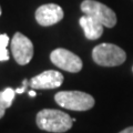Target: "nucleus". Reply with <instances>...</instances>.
<instances>
[{"instance_id":"obj_10","label":"nucleus","mask_w":133,"mask_h":133,"mask_svg":"<svg viewBox=\"0 0 133 133\" xmlns=\"http://www.w3.org/2000/svg\"><path fill=\"white\" fill-rule=\"evenodd\" d=\"M16 90L11 88H7L3 91H0V119L6 113L7 108L11 107L12 101L15 99Z\"/></svg>"},{"instance_id":"obj_1","label":"nucleus","mask_w":133,"mask_h":133,"mask_svg":"<svg viewBox=\"0 0 133 133\" xmlns=\"http://www.w3.org/2000/svg\"><path fill=\"white\" fill-rule=\"evenodd\" d=\"M73 119L68 113L55 109H43L37 114V125L43 131L63 133L72 128Z\"/></svg>"},{"instance_id":"obj_15","label":"nucleus","mask_w":133,"mask_h":133,"mask_svg":"<svg viewBox=\"0 0 133 133\" xmlns=\"http://www.w3.org/2000/svg\"><path fill=\"white\" fill-rule=\"evenodd\" d=\"M1 12H2V10H1V7H0V16H1Z\"/></svg>"},{"instance_id":"obj_13","label":"nucleus","mask_w":133,"mask_h":133,"mask_svg":"<svg viewBox=\"0 0 133 133\" xmlns=\"http://www.w3.org/2000/svg\"><path fill=\"white\" fill-rule=\"evenodd\" d=\"M119 133H133V127H129L127 129H124V130H122L121 132Z\"/></svg>"},{"instance_id":"obj_5","label":"nucleus","mask_w":133,"mask_h":133,"mask_svg":"<svg viewBox=\"0 0 133 133\" xmlns=\"http://www.w3.org/2000/svg\"><path fill=\"white\" fill-rule=\"evenodd\" d=\"M50 60L58 68L71 73H77L81 71L83 65L80 57L63 48H58L53 50L50 55Z\"/></svg>"},{"instance_id":"obj_12","label":"nucleus","mask_w":133,"mask_h":133,"mask_svg":"<svg viewBox=\"0 0 133 133\" xmlns=\"http://www.w3.org/2000/svg\"><path fill=\"white\" fill-rule=\"evenodd\" d=\"M27 80H23V85H22V88H18V89H16V93H23L24 92V90H26V85H27Z\"/></svg>"},{"instance_id":"obj_6","label":"nucleus","mask_w":133,"mask_h":133,"mask_svg":"<svg viewBox=\"0 0 133 133\" xmlns=\"http://www.w3.org/2000/svg\"><path fill=\"white\" fill-rule=\"evenodd\" d=\"M14 59L20 65L28 64L33 57V44L31 40L20 32L15 33L10 42Z\"/></svg>"},{"instance_id":"obj_7","label":"nucleus","mask_w":133,"mask_h":133,"mask_svg":"<svg viewBox=\"0 0 133 133\" xmlns=\"http://www.w3.org/2000/svg\"><path fill=\"white\" fill-rule=\"evenodd\" d=\"M63 10L56 3H47L40 6L36 11V20L40 26L49 27L63 19Z\"/></svg>"},{"instance_id":"obj_8","label":"nucleus","mask_w":133,"mask_h":133,"mask_svg":"<svg viewBox=\"0 0 133 133\" xmlns=\"http://www.w3.org/2000/svg\"><path fill=\"white\" fill-rule=\"evenodd\" d=\"M63 74L56 70H45L42 73L31 78L30 85L32 89H56L63 83Z\"/></svg>"},{"instance_id":"obj_11","label":"nucleus","mask_w":133,"mask_h":133,"mask_svg":"<svg viewBox=\"0 0 133 133\" xmlns=\"http://www.w3.org/2000/svg\"><path fill=\"white\" fill-rule=\"evenodd\" d=\"M9 44V37L6 33H0V61L9 60V52L7 45Z\"/></svg>"},{"instance_id":"obj_9","label":"nucleus","mask_w":133,"mask_h":133,"mask_svg":"<svg viewBox=\"0 0 133 133\" xmlns=\"http://www.w3.org/2000/svg\"><path fill=\"white\" fill-rule=\"evenodd\" d=\"M79 23H80L87 39L97 40L102 36L104 26L100 21H98L97 19H94L93 17L88 16V15L82 16L79 19Z\"/></svg>"},{"instance_id":"obj_3","label":"nucleus","mask_w":133,"mask_h":133,"mask_svg":"<svg viewBox=\"0 0 133 133\" xmlns=\"http://www.w3.org/2000/svg\"><path fill=\"white\" fill-rule=\"evenodd\" d=\"M92 59L102 66L121 65L127 59L125 51L113 43H101L92 50Z\"/></svg>"},{"instance_id":"obj_14","label":"nucleus","mask_w":133,"mask_h":133,"mask_svg":"<svg viewBox=\"0 0 133 133\" xmlns=\"http://www.w3.org/2000/svg\"><path fill=\"white\" fill-rule=\"evenodd\" d=\"M28 94L30 95V97H36V92H35V91H33V90H30V91H29Z\"/></svg>"},{"instance_id":"obj_2","label":"nucleus","mask_w":133,"mask_h":133,"mask_svg":"<svg viewBox=\"0 0 133 133\" xmlns=\"http://www.w3.org/2000/svg\"><path fill=\"white\" fill-rule=\"evenodd\" d=\"M60 107L72 111H88L94 107V98L82 91H60L55 95Z\"/></svg>"},{"instance_id":"obj_16","label":"nucleus","mask_w":133,"mask_h":133,"mask_svg":"<svg viewBox=\"0 0 133 133\" xmlns=\"http://www.w3.org/2000/svg\"><path fill=\"white\" fill-rule=\"evenodd\" d=\"M132 71H133V66H132Z\"/></svg>"},{"instance_id":"obj_4","label":"nucleus","mask_w":133,"mask_h":133,"mask_svg":"<svg viewBox=\"0 0 133 133\" xmlns=\"http://www.w3.org/2000/svg\"><path fill=\"white\" fill-rule=\"evenodd\" d=\"M81 10L84 15L93 17L107 28H113L116 24L115 12L104 3L95 0H84L81 3Z\"/></svg>"}]
</instances>
